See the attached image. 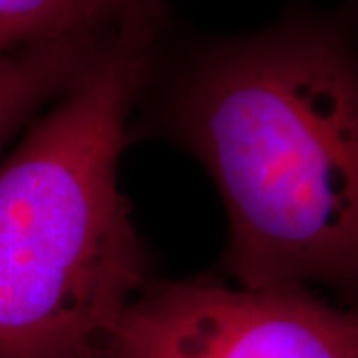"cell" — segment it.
Here are the masks:
<instances>
[{
  "instance_id": "cell-6",
  "label": "cell",
  "mask_w": 358,
  "mask_h": 358,
  "mask_svg": "<svg viewBox=\"0 0 358 358\" xmlns=\"http://www.w3.org/2000/svg\"><path fill=\"white\" fill-rule=\"evenodd\" d=\"M124 13L140 10V8H155V0H110Z\"/></svg>"
},
{
  "instance_id": "cell-5",
  "label": "cell",
  "mask_w": 358,
  "mask_h": 358,
  "mask_svg": "<svg viewBox=\"0 0 358 358\" xmlns=\"http://www.w3.org/2000/svg\"><path fill=\"white\" fill-rule=\"evenodd\" d=\"M126 14L110 0H0V56L68 34L106 30Z\"/></svg>"
},
{
  "instance_id": "cell-4",
  "label": "cell",
  "mask_w": 358,
  "mask_h": 358,
  "mask_svg": "<svg viewBox=\"0 0 358 358\" xmlns=\"http://www.w3.org/2000/svg\"><path fill=\"white\" fill-rule=\"evenodd\" d=\"M110 34V28L78 32L0 56V157L44 106L84 76Z\"/></svg>"
},
{
  "instance_id": "cell-2",
  "label": "cell",
  "mask_w": 358,
  "mask_h": 358,
  "mask_svg": "<svg viewBox=\"0 0 358 358\" xmlns=\"http://www.w3.org/2000/svg\"><path fill=\"white\" fill-rule=\"evenodd\" d=\"M154 22L155 8L126 14L0 157V358H100L143 291L145 253L117 166Z\"/></svg>"
},
{
  "instance_id": "cell-1",
  "label": "cell",
  "mask_w": 358,
  "mask_h": 358,
  "mask_svg": "<svg viewBox=\"0 0 358 358\" xmlns=\"http://www.w3.org/2000/svg\"><path fill=\"white\" fill-rule=\"evenodd\" d=\"M229 215L243 289L358 294V46L338 18L294 16L211 50L179 108Z\"/></svg>"
},
{
  "instance_id": "cell-3",
  "label": "cell",
  "mask_w": 358,
  "mask_h": 358,
  "mask_svg": "<svg viewBox=\"0 0 358 358\" xmlns=\"http://www.w3.org/2000/svg\"><path fill=\"white\" fill-rule=\"evenodd\" d=\"M100 358H358V310L308 289L167 282L136 296Z\"/></svg>"
}]
</instances>
